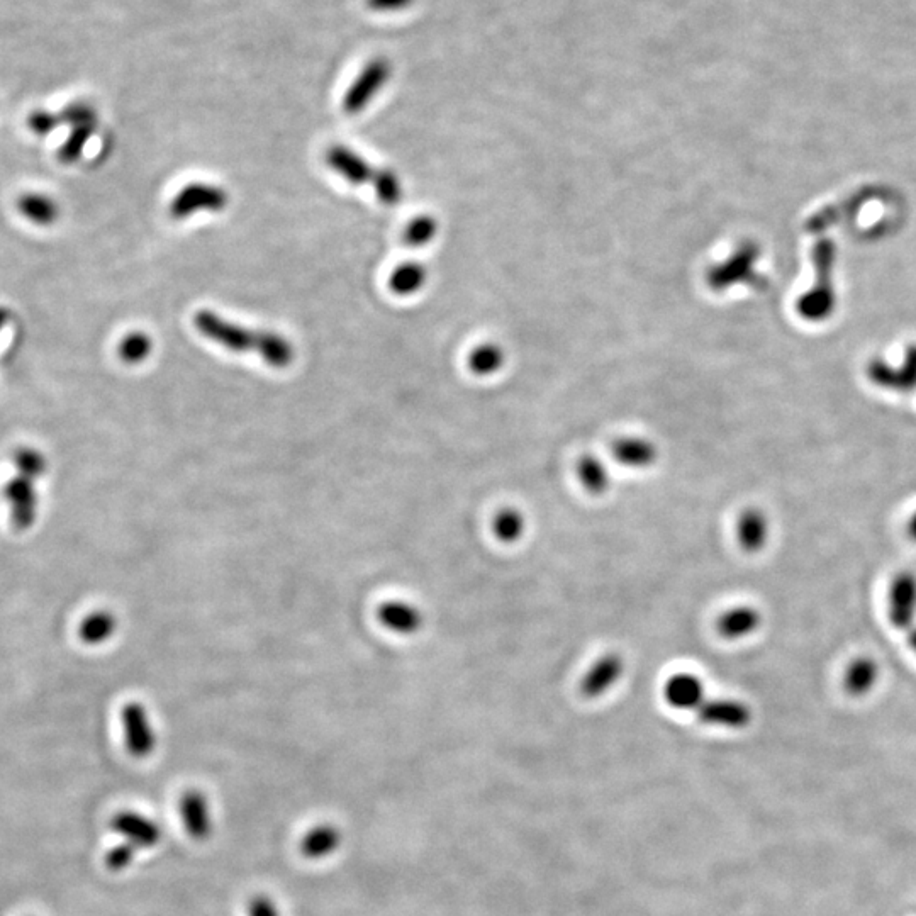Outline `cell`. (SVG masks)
Here are the masks:
<instances>
[{"instance_id": "e575fe53", "label": "cell", "mask_w": 916, "mask_h": 916, "mask_svg": "<svg viewBox=\"0 0 916 916\" xmlns=\"http://www.w3.org/2000/svg\"><path fill=\"white\" fill-rule=\"evenodd\" d=\"M9 321H11V311L4 308V306H0V336H2V331L9 324Z\"/></svg>"}, {"instance_id": "7402d4cb", "label": "cell", "mask_w": 916, "mask_h": 916, "mask_svg": "<svg viewBox=\"0 0 916 916\" xmlns=\"http://www.w3.org/2000/svg\"><path fill=\"white\" fill-rule=\"evenodd\" d=\"M879 676V667L869 657L854 660L845 672L844 687L850 696H864L869 693Z\"/></svg>"}, {"instance_id": "484cf974", "label": "cell", "mask_w": 916, "mask_h": 916, "mask_svg": "<svg viewBox=\"0 0 916 916\" xmlns=\"http://www.w3.org/2000/svg\"><path fill=\"white\" fill-rule=\"evenodd\" d=\"M151 350H153V341L150 336L141 331H133L121 340L118 353L124 364L138 365L143 364L146 358L150 357Z\"/></svg>"}, {"instance_id": "83f0119b", "label": "cell", "mask_w": 916, "mask_h": 916, "mask_svg": "<svg viewBox=\"0 0 916 916\" xmlns=\"http://www.w3.org/2000/svg\"><path fill=\"white\" fill-rule=\"evenodd\" d=\"M438 231V224L431 216H418L406 226L404 240L411 246H425L433 241Z\"/></svg>"}, {"instance_id": "9c48e42d", "label": "cell", "mask_w": 916, "mask_h": 916, "mask_svg": "<svg viewBox=\"0 0 916 916\" xmlns=\"http://www.w3.org/2000/svg\"><path fill=\"white\" fill-rule=\"evenodd\" d=\"M696 715L706 725L732 730L745 728L752 720V711L747 704L727 698H706Z\"/></svg>"}, {"instance_id": "7c38bea8", "label": "cell", "mask_w": 916, "mask_h": 916, "mask_svg": "<svg viewBox=\"0 0 916 916\" xmlns=\"http://www.w3.org/2000/svg\"><path fill=\"white\" fill-rule=\"evenodd\" d=\"M377 618H379L380 625L384 626L386 630L401 635V637L416 635L425 625L421 609L401 599H391V601L380 604L377 609Z\"/></svg>"}, {"instance_id": "d4e9b609", "label": "cell", "mask_w": 916, "mask_h": 916, "mask_svg": "<svg viewBox=\"0 0 916 916\" xmlns=\"http://www.w3.org/2000/svg\"><path fill=\"white\" fill-rule=\"evenodd\" d=\"M95 129H97V121L95 123L72 126L67 140L63 141V145L58 148V153H56L58 162H62L63 165H72V163L80 160L82 153L85 151V146L89 143L90 138L94 136Z\"/></svg>"}, {"instance_id": "e0dca14e", "label": "cell", "mask_w": 916, "mask_h": 916, "mask_svg": "<svg viewBox=\"0 0 916 916\" xmlns=\"http://www.w3.org/2000/svg\"><path fill=\"white\" fill-rule=\"evenodd\" d=\"M16 209L26 221L40 228L53 226L60 218L58 202L43 192H26L17 197Z\"/></svg>"}, {"instance_id": "d6a6232c", "label": "cell", "mask_w": 916, "mask_h": 916, "mask_svg": "<svg viewBox=\"0 0 916 916\" xmlns=\"http://www.w3.org/2000/svg\"><path fill=\"white\" fill-rule=\"evenodd\" d=\"M246 916H282L280 908L267 894H257L246 905Z\"/></svg>"}, {"instance_id": "52a82bcc", "label": "cell", "mask_w": 916, "mask_h": 916, "mask_svg": "<svg viewBox=\"0 0 916 916\" xmlns=\"http://www.w3.org/2000/svg\"><path fill=\"white\" fill-rule=\"evenodd\" d=\"M111 827L124 838V842L135 845L138 850L151 849L162 840V827L136 811H121L112 818Z\"/></svg>"}, {"instance_id": "603a6c76", "label": "cell", "mask_w": 916, "mask_h": 916, "mask_svg": "<svg viewBox=\"0 0 916 916\" xmlns=\"http://www.w3.org/2000/svg\"><path fill=\"white\" fill-rule=\"evenodd\" d=\"M492 533L498 542L513 545L520 542L526 533L525 514L520 509L503 508L492 518Z\"/></svg>"}, {"instance_id": "d6986e66", "label": "cell", "mask_w": 916, "mask_h": 916, "mask_svg": "<svg viewBox=\"0 0 916 916\" xmlns=\"http://www.w3.org/2000/svg\"><path fill=\"white\" fill-rule=\"evenodd\" d=\"M118 632V618L109 609H97L85 616L79 626V637L85 645L97 647L109 642Z\"/></svg>"}, {"instance_id": "9a60e30c", "label": "cell", "mask_w": 916, "mask_h": 916, "mask_svg": "<svg viewBox=\"0 0 916 916\" xmlns=\"http://www.w3.org/2000/svg\"><path fill=\"white\" fill-rule=\"evenodd\" d=\"M341 842H343V835H341L340 828L330 823H323V825L311 828L308 833H304V837L299 842V852L308 861H321L335 854L336 850L340 849Z\"/></svg>"}, {"instance_id": "8d00e7d4", "label": "cell", "mask_w": 916, "mask_h": 916, "mask_svg": "<svg viewBox=\"0 0 916 916\" xmlns=\"http://www.w3.org/2000/svg\"><path fill=\"white\" fill-rule=\"evenodd\" d=\"M908 643L916 652V626H911L910 630H908Z\"/></svg>"}, {"instance_id": "8fae6325", "label": "cell", "mask_w": 916, "mask_h": 916, "mask_svg": "<svg viewBox=\"0 0 916 916\" xmlns=\"http://www.w3.org/2000/svg\"><path fill=\"white\" fill-rule=\"evenodd\" d=\"M916 616V577L898 574L889 591V620L900 630H910Z\"/></svg>"}, {"instance_id": "6da1fadb", "label": "cell", "mask_w": 916, "mask_h": 916, "mask_svg": "<svg viewBox=\"0 0 916 916\" xmlns=\"http://www.w3.org/2000/svg\"><path fill=\"white\" fill-rule=\"evenodd\" d=\"M194 324L207 340L218 343L229 352L257 353L265 364L274 369H285L296 358L291 341L275 331L250 330L213 311H199Z\"/></svg>"}, {"instance_id": "4dcf8cb0", "label": "cell", "mask_w": 916, "mask_h": 916, "mask_svg": "<svg viewBox=\"0 0 916 916\" xmlns=\"http://www.w3.org/2000/svg\"><path fill=\"white\" fill-rule=\"evenodd\" d=\"M62 126L60 112L34 111L28 116V128L36 136H48Z\"/></svg>"}, {"instance_id": "277c9868", "label": "cell", "mask_w": 916, "mask_h": 916, "mask_svg": "<svg viewBox=\"0 0 916 916\" xmlns=\"http://www.w3.org/2000/svg\"><path fill=\"white\" fill-rule=\"evenodd\" d=\"M124 743L129 754L146 759L157 749L158 737L145 704L128 703L121 711Z\"/></svg>"}, {"instance_id": "d590c367", "label": "cell", "mask_w": 916, "mask_h": 916, "mask_svg": "<svg viewBox=\"0 0 916 916\" xmlns=\"http://www.w3.org/2000/svg\"><path fill=\"white\" fill-rule=\"evenodd\" d=\"M908 535L916 542V513L911 516L910 523H908Z\"/></svg>"}, {"instance_id": "4fadbf2b", "label": "cell", "mask_w": 916, "mask_h": 916, "mask_svg": "<svg viewBox=\"0 0 916 916\" xmlns=\"http://www.w3.org/2000/svg\"><path fill=\"white\" fill-rule=\"evenodd\" d=\"M664 698L674 710L696 713L706 701V689L698 676L681 672L665 682Z\"/></svg>"}, {"instance_id": "ac0fdd59", "label": "cell", "mask_w": 916, "mask_h": 916, "mask_svg": "<svg viewBox=\"0 0 916 916\" xmlns=\"http://www.w3.org/2000/svg\"><path fill=\"white\" fill-rule=\"evenodd\" d=\"M762 623V616L759 611L750 606H738V608L728 609L716 621V630L721 637L727 640H740V638L749 637L752 633L759 630Z\"/></svg>"}, {"instance_id": "8992f818", "label": "cell", "mask_w": 916, "mask_h": 916, "mask_svg": "<svg viewBox=\"0 0 916 916\" xmlns=\"http://www.w3.org/2000/svg\"><path fill=\"white\" fill-rule=\"evenodd\" d=\"M179 813L185 832L197 842H206L213 835V811L209 799L199 789H187L179 799Z\"/></svg>"}, {"instance_id": "cb8c5ba5", "label": "cell", "mask_w": 916, "mask_h": 916, "mask_svg": "<svg viewBox=\"0 0 916 916\" xmlns=\"http://www.w3.org/2000/svg\"><path fill=\"white\" fill-rule=\"evenodd\" d=\"M504 362L506 357L498 343H482L469 355V369L481 377L498 374L499 370L503 369Z\"/></svg>"}, {"instance_id": "3957f363", "label": "cell", "mask_w": 916, "mask_h": 916, "mask_svg": "<svg viewBox=\"0 0 916 916\" xmlns=\"http://www.w3.org/2000/svg\"><path fill=\"white\" fill-rule=\"evenodd\" d=\"M228 202V192L218 185L192 182L177 192L170 204V216L187 219L197 213H221Z\"/></svg>"}, {"instance_id": "44dd1931", "label": "cell", "mask_w": 916, "mask_h": 916, "mask_svg": "<svg viewBox=\"0 0 916 916\" xmlns=\"http://www.w3.org/2000/svg\"><path fill=\"white\" fill-rule=\"evenodd\" d=\"M428 270L419 262H406L397 265L389 277V287L397 296H413L426 284Z\"/></svg>"}, {"instance_id": "ba28073f", "label": "cell", "mask_w": 916, "mask_h": 916, "mask_svg": "<svg viewBox=\"0 0 916 916\" xmlns=\"http://www.w3.org/2000/svg\"><path fill=\"white\" fill-rule=\"evenodd\" d=\"M328 167L348 180L353 185L370 184L374 187L375 180L379 177L380 168L372 167L364 157L350 150L347 146L335 145L326 151Z\"/></svg>"}, {"instance_id": "5bb4252c", "label": "cell", "mask_w": 916, "mask_h": 916, "mask_svg": "<svg viewBox=\"0 0 916 916\" xmlns=\"http://www.w3.org/2000/svg\"><path fill=\"white\" fill-rule=\"evenodd\" d=\"M613 457L618 464L628 469L642 470L657 462L659 452L654 443L642 436H625L613 445Z\"/></svg>"}, {"instance_id": "30bf717a", "label": "cell", "mask_w": 916, "mask_h": 916, "mask_svg": "<svg viewBox=\"0 0 916 916\" xmlns=\"http://www.w3.org/2000/svg\"><path fill=\"white\" fill-rule=\"evenodd\" d=\"M625 674V660L620 654H606L582 677L581 694L587 699H598L608 694Z\"/></svg>"}, {"instance_id": "4316f807", "label": "cell", "mask_w": 916, "mask_h": 916, "mask_svg": "<svg viewBox=\"0 0 916 916\" xmlns=\"http://www.w3.org/2000/svg\"><path fill=\"white\" fill-rule=\"evenodd\" d=\"M12 460H14L16 474L24 475L36 482L40 481L48 470V460L45 455L33 447L17 448Z\"/></svg>"}, {"instance_id": "1f68e13d", "label": "cell", "mask_w": 916, "mask_h": 916, "mask_svg": "<svg viewBox=\"0 0 916 916\" xmlns=\"http://www.w3.org/2000/svg\"><path fill=\"white\" fill-rule=\"evenodd\" d=\"M136 852H138V849H136L135 845L129 844V842L116 845V847H112L107 852L106 866L114 872L124 871L135 861Z\"/></svg>"}, {"instance_id": "ffe728a7", "label": "cell", "mask_w": 916, "mask_h": 916, "mask_svg": "<svg viewBox=\"0 0 916 916\" xmlns=\"http://www.w3.org/2000/svg\"><path fill=\"white\" fill-rule=\"evenodd\" d=\"M577 477L581 486L593 496H603L611 487V472L608 465L594 455H586L579 460Z\"/></svg>"}, {"instance_id": "2e32d148", "label": "cell", "mask_w": 916, "mask_h": 916, "mask_svg": "<svg viewBox=\"0 0 916 916\" xmlns=\"http://www.w3.org/2000/svg\"><path fill=\"white\" fill-rule=\"evenodd\" d=\"M735 533L743 552H760L769 540V520L760 509L747 508L738 516Z\"/></svg>"}, {"instance_id": "f546056e", "label": "cell", "mask_w": 916, "mask_h": 916, "mask_svg": "<svg viewBox=\"0 0 916 916\" xmlns=\"http://www.w3.org/2000/svg\"><path fill=\"white\" fill-rule=\"evenodd\" d=\"M60 112V119H62V126H77V124L84 123H95L97 121V112H95L94 106H90L89 102L77 101L68 104V106L63 107Z\"/></svg>"}, {"instance_id": "5b68a950", "label": "cell", "mask_w": 916, "mask_h": 916, "mask_svg": "<svg viewBox=\"0 0 916 916\" xmlns=\"http://www.w3.org/2000/svg\"><path fill=\"white\" fill-rule=\"evenodd\" d=\"M2 498L9 504L12 525L16 526L17 530H29L36 523L40 509L36 481L16 474L2 487Z\"/></svg>"}, {"instance_id": "836d02e7", "label": "cell", "mask_w": 916, "mask_h": 916, "mask_svg": "<svg viewBox=\"0 0 916 916\" xmlns=\"http://www.w3.org/2000/svg\"><path fill=\"white\" fill-rule=\"evenodd\" d=\"M414 0H367V6L375 12H397L408 9Z\"/></svg>"}, {"instance_id": "f1b7e54d", "label": "cell", "mask_w": 916, "mask_h": 916, "mask_svg": "<svg viewBox=\"0 0 916 916\" xmlns=\"http://www.w3.org/2000/svg\"><path fill=\"white\" fill-rule=\"evenodd\" d=\"M374 189L380 201L387 204V206L397 204L403 197V185L397 179L396 174H392L391 170H386V168H380Z\"/></svg>"}, {"instance_id": "7a4b0ae2", "label": "cell", "mask_w": 916, "mask_h": 916, "mask_svg": "<svg viewBox=\"0 0 916 916\" xmlns=\"http://www.w3.org/2000/svg\"><path fill=\"white\" fill-rule=\"evenodd\" d=\"M391 75L392 65L387 58L384 56L372 58L343 95V102H341L343 111L353 116L367 109L370 102L379 95L380 90L384 89V85L391 80Z\"/></svg>"}]
</instances>
